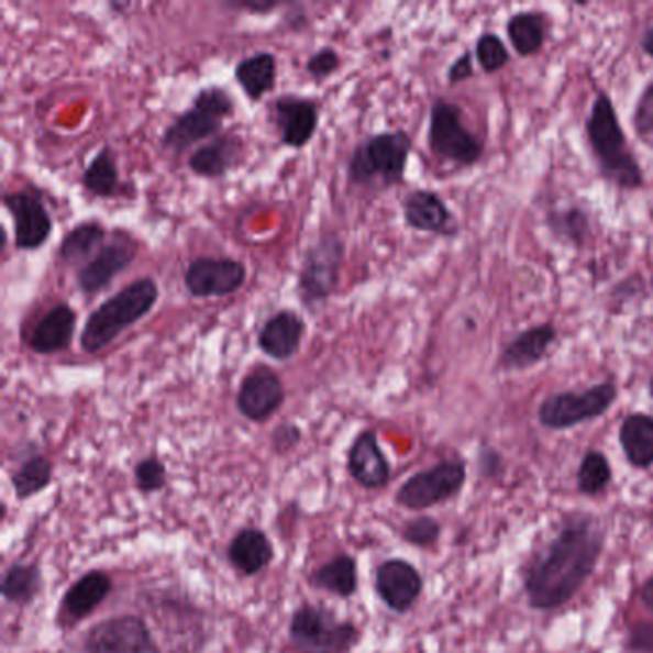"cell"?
<instances>
[{
	"mask_svg": "<svg viewBox=\"0 0 653 653\" xmlns=\"http://www.w3.org/2000/svg\"><path fill=\"white\" fill-rule=\"evenodd\" d=\"M604 536L600 521L590 513L567 516L560 531L529 562L523 577L529 606L550 611L572 600L596 569Z\"/></svg>",
	"mask_w": 653,
	"mask_h": 653,
	"instance_id": "6da1fadb",
	"label": "cell"
},
{
	"mask_svg": "<svg viewBox=\"0 0 653 653\" xmlns=\"http://www.w3.org/2000/svg\"><path fill=\"white\" fill-rule=\"evenodd\" d=\"M159 294L162 291L156 278L142 276L104 299L82 324L79 335L81 350L87 355H98L118 342V337L125 334L126 330L136 326L156 309Z\"/></svg>",
	"mask_w": 653,
	"mask_h": 653,
	"instance_id": "7a4b0ae2",
	"label": "cell"
},
{
	"mask_svg": "<svg viewBox=\"0 0 653 653\" xmlns=\"http://www.w3.org/2000/svg\"><path fill=\"white\" fill-rule=\"evenodd\" d=\"M587 139L600 175L608 182L621 190H639L644 186V173L639 159L632 156L608 92L594 98L587 118Z\"/></svg>",
	"mask_w": 653,
	"mask_h": 653,
	"instance_id": "3957f363",
	"label": "cell"
},
{
	"mask_svg": "<svg viewBox=\"0 0 653 653\" xmlns=\"http://www.w3.org/2000/svg\"><path fill=\"white\" fill-rule=\"evenodd\" d=\"M412 154L407 131H381L358 142L347 159V178L355 186L401 185Z\"/></svg>",
	"mask_w": 653,
	"mask_h": 653,
	"instance_id": "277c9868",
	"label": "cell"
},
{
	"mask_svg": "<svg viewBox=\"0 0 653 653\" xmlns=\"http://www.w3.org/2000/svg\"><path fill=\"white\" fill-rule=\"evenodd\" d=\"M234 112L236 104L223 87H203L196 92L190 108L178 113L177 118L165 126L159 144L165 152L180 156L196 144L209 142L223 134L224 119L232 118Z\"/></svg>",
	"mask_w": 653,
	"mask_h": 653,
	"instance_id": "5b68a950",
	"label": "cell"
},
{
	"mask_svg": "<svg viewBox=\"0 0 653 653\" xmlns=\"http://www.w3.org/2000/svg\"><path fill=\"white\" fill-rule=\"evenodd\" d=\"M343 263L345 242L337 232H322L307 247L297 275V294L307 309L314 311L337 294Z\"/></svg>",
	"mask_w": 653,
	"mask_h": 653,
	"instance_id": "8992f818",
	"label": "cell"
},
{
	"mask_svg": "<svg viewBox=\"0 0 653 653\" xmlns=\"http://www.w3.org/2000/svg\"><path fill=\"white\" fill-rule=\"evenodd\" d=\"M428 146L441 162L472 167L483 157V142L462 121L461 106L439 98L430 110Z\"/></svg>",
	"mask_w": 653,
	"mask_h": 653,
	"instance_id": "52a82bcc",
	"label": "cell"
},
{
	"mask_svg": "<svg viewBox=\"0 0 653 653\" xmlns=\"http://www.w3.org/2000/svg\"><path fill=\"white\" fill-rule=\"evenodd\" d=\"M617 386L611 381H600L583 391H562L549 395L539 405L536 418L542 428L549 430H569L579 423L590 422L606 414L617 401Z\"/></svg>",
	"mask_w": 653,
	"mask_h": 653,
	"instance_id": "ba28073f",
	"label": "cell"
},
{
	"mask_svg": "<svg viewBox=\"0 0 653 653\" xmlns=\"http://www.w3.org/2000/svg\"><path fill=\"white\" fill-rule=\"evenodd\" d=\"M290 639L307 652H350L358 640L355 624L337 623L326 609L303 604L291 616Z\"/></svg>",
	"mask_w": 653,
	"mask_h": 653,
	"instance_id": "9c48e42d",
	"label": "cell"
},
{
	"mask_svg": "<svg viewBox=\"0 0 653 653\" xmlns=\"http://www.w3.org/2000/svg\"><path fill=\"white\" fill-rule=\"evenodd\" d=\"M466 482V464L462 461L439 462L433 468L423 469L402 483L397 490V505L407 510H428L453 498Z\"/></svg>",
	"mask_w": 653,
	"mask_h": 653,
	"instance_id": "30bf717a",
	"label": "cell"
},
{
	"mask_svg": "<svg viewBox=\"0 0 653 653\" xmlns=\"http://www.w3.org/2000/svg\"><path fill=\"white\" fill-rule=\"evenodd\" d=\"M2 206L14 223V247L18 252H37L53 236V215L35 190L7 192L2 196Z\"/></svg>",
	"mask_w": 653,
	"mask_h": 653,
	"instance_id": "8fae6325",
	"label": "cell"
},
{
	"mask_svg": "<svg viewBox=\"0 0 653 653\" xmlns=\"http://www.w3.org/2000/svg\"><path fill=\"white\" fill-rule=\"evenodd\" d=\"M139 255V244L129 232L113 231L102 250L77 270V288L85 296H97L112 286L119 275L131 268Z\"/></svg>",
	"mask_w": 653,
	"mask_h": 653,
	"instance_id": "7c38bea8",
	"label": "cell"
},
{
	"mask_svg": "<svg viewBox=\"0 0 653 653\" xmlns=\"http://www.w3.org/2000/svg\"><path fill=\"white\" fill-rule=\"evenodd\" d=\"M85 653H162V650L141 617L118 616L90 629Z\"/></svg>",
	"mask_w": 653,
	"mask_h": 653,
	"instance_id": "4fadbf2b",
	"label": "cell"
},
{
	"mask_svg": "<svg viewBox=\"0 0 653 653\" xmlns=\"http://www.w3.org/2000/svg\"><path fill=\"white\" fill-rule=\"evenodd\" d=\"M182 278L186 291L196 299L229 297L247 283V267L232 257H196Z\"/></svg>",
	"mask_w": 653,
	"mask_h": 653,
	"instance_id": "5bb4252c",
	"label": "cell"
},
{
	"mask_svg": "<svg viewBox=\"0 0 653 653\" xmlns=\"http://www.w3.org/2000/svg\"><path fill=\"white\" fill-rule=\"evenodd\" d=\"M286 401L284 381L267 364H257L245 374L236 395L237 412L250 422L263 423L283 409Z\"/></svg>",
	"mask_w": 653,
	"mask_h": 653,
	"instance_id": "9a60e30c",
	"label": "cell"
},
{
	"mask_svg": "<svg viewBox=\"0 0 653 653\" xmlns=\"http://www.w3.org/2000/svg\"><path fill=\"white\" fill-rule=\"evenodd\" d=\"M270 118L278 129L284 146L301 150L319 131L320 108L312 98L286 92L273 100Z\"/></svg>",
	"mask_w": 653,
	"mask_h": 653,
	"instance_id": "2e32d148",
	"label": "cell"
},
{
	"mask_svg": "<svg viewBox=\"0 0 653 653\" xmlns=\"http://www.w3.org/2000/svg\"><path fill=\"white\" fill-rule=\"evenodd\" d=\"M402 217L412 231L433 236L453 237L461 231L458 221L445 200L438 192L425 188L412 190L402 200Z\"/></svg>",
	"mask_w": 653,
	"mask_h": 653,
	"instance_id": "e0dca14e",
	"label": "cell"
},
{
	"mask_svg": "<svg viewBox=\"0 0 653 653\" xmlns=\"http://www.w3.org/2000/svg\"><path fill=\"white\" fill-rule=\"evenodd\" d=\"M422 575L414 565L394 557L379 565L376 572V590L387 608L405 613L414 606L422 594Z\"/></svg>",
	"mask_w": 653,
	"mask_h": 653,
	"instance_id": "ac0fdd59",
	"label": "cell"
},
{
	"mask_svg": "<svg viewBox=\"0 0 653 653\" xmlns=\"http://www.w3.org/2000/svg\"><path fill=\"white\" fill-rule=\"evenodd\" d=\"M305 330H307V324L299 312L291 311V309L276 311L259 328L257 347L268 358L286 363L301 350Z\"/></svg>",
	"mask_w": 653,
	"mask_h": 653,
	"instance_id": "d6986e66",
	"label": "cell"
},
{
	"mask_svg": "<svg viewBox=\"0 0 653 653\" xmlns=\"http://www.w3.org/2000/svg\"><path fill=\"white\" fill-rule=\"evenodd\" d=\"M245 144L242 136L223 133L201 144L188 157V167L196 177L223 178L244 164Z\"/></svg>",
	"mask_w": 653,
	"mask_h": 653,
	"instance_id": "ffe728a7",
	"label": "cell"
},
{
	"mask_svg": "<svg viewBox=\"0 0 653 653\" xmlns=\"http://www.w3.org/2000/svg\"><path fill=\"white\" fill-rule=\"evenodd\" d=\"M77 328V312L69 303H56L37 320L27 345L35 355H58L71 347Z\"/></svg>",
	"mask_w": 653,
	"mask_h": 653,
	"instance_id": "44dd1931",
	"label": "cell"
},
{
	"mask_svg": "<svg viewBox=\"0 0 653 653\" xmlns=\"http://www.w3.org/2000/svg\"><path fill=\"white\" fill-rule=\"evenodd\" d=\"M347 468L351 477L366 489L386 487L391 479V468L376 431L364 430L356 435L347 453Z\"/></svg>",
	"mask_w": 653,
	"mask_h": 653,
	"instance_id": "7402d4cb",
	"label": "cell"
},
{
	"mask_svg": "<svg viewBox=\"0 0 653 653\" xmlns=\"http://www.w3.org/2000/svg\"><path fill=\"white\" fill-rule=\"evenodd\" d=\"M556 326L550 322L528 328L506 343L505 350L498 356V368L506 372L533 368L534 364L544 361V356L549 355L550 347L556 343Z\"/></svg>",
	"mask_w": 653,
	"mask_h": 653,
	"instance_id": "603a6c76",
	"label": "cell"
},
{
	"mask_svg": "<svg viewBox=\"0 0 653 653\" xmlns=\"http://www.w3.org/2000/svg\"><path fill=\"white\" fill-rule=\"evenodd\" d=\"M234 79L245 97L259 102L275 90L278 82V58L268 51L245 56L237 62Z\"/></svg>",
	"mask_w": 653,
	"mask_h": 653,
	"instance_id": "cb8c5ba5",
	"label": "cell"
},
{
	"mask_svg": "<svg viewBox=\"0 0 653 653\" xmlns=\"http://www.w3.org/2000/svg\"><path fill=\"white\" fill-rule=\"evenodd\" d=\"M106 242H108V229L104 224L98 221H82L75 224L74 229L62 237L56 257L67 267L79 265L81 268L102 250Z\"/></svg>",
	"mask_w": 653,
	"mask_h": 653,
	"instance_id": "d4e9b609",
	"label": "cell"
},
{
	"mask_svg": "<svg viewBox=\"0 0 653 653\" xmlns=\"http://www.w3.org/2000/svg\"><path fill=\"white\" fill-rule=\"evenodd\" d=\"M112 593V579L104 572H89L74 583L64 596V613L69 621H82Z\"/></svg>",
	"mask_w": 653,
	"mask_h": 653,
	"instance_id": "484cf974",
	"label": "cell"
},
{
	"mask_svg": "<svg viewBox=\"0 0 653 653\" xmlns=\"http://www.w3.org/2000/svg\"><path fill=\"white\" fill-rule=\"evenodd\" d=\"M275 557L273 542L267 534L255 528H245L232 539L229 546V560L237 572L255 575L263 572Z\"/></svg>",
	"mask_w": 653,
	"mask_h": 653,
	"instance_id": "4316f807",
	"label": "cell"
},
{
	"mask_svg": "<svg viewBox=\"0 0 653 653\" xmlns=\"http://www.w3.org/2000/svg\"><path fill=\"white\" fill-rule=\"evenodd\" d=\"M619 443L634 468L653 466V416L632 412L619 428Z\"/></svg>",
	"mask_w": 653,
	"mask_h": 653,
	"instance_id": "83f0119b",
	"label": "cell"
},
{
	"mask_svg": "<svg viewBox=\"0 0 653 653\" xmlns=\"http://www.w3.org/2000/svg\"><path fill=\"white\" fill-rule=\"evenodd\" d=\"M81 185L90 196L110 200L123 196V185L119 175L118 159L112 146H102L97 156L90 159L82 171Z\"/></svg>",
	"mask_w": 653,
	"mask_h": 653,
	"instance_id": "f1b7e54d",
	"label": "cell"
},
{
	"mask_svg": "<svg viewBox=\"0 0 653 653\" xmlns=\"http://www.w3.org/2000/svg\"><path fill=\"white\" fill-rule=\"evenodd\" d=\"M506 33L512 43L513 51L521 58H528L533 54L541 53L542 46L549 37L546 27V15L533 10H523L510 15L506 23Z\"/></svg>",
	"mask_w": 653,
	"mask_h": 653,
	"instance_id": "f546056e",
	"label": "cell"
},
{
	"mask_svg": "<svg viewBox=\"0 0 653 653\" xmlns=\"http://www.w3.org/2000/svg\"><path fill=\"white\" fill-rule=\"evenodd\" d=\"M312 585L340 598H350L358 587L355 557L342 554L332 557L328 564L320 565L312 575Z\"/></svg>",
	"mask_w": 653,
	"mask_h": 653,
	"instance_id": "4dcf8cb0",
	"label": "cell"
},
{
	"mask_svg": "<svg viewBox=\"0 0 653 653\" xmlns=\"http://www.w3.org/2000/svg\"><path fill=\"white\" fill-rule=\"evenodd\" d=\"M43 588V575L37 565L14 564L8 567L2 579V596L15 606H27Z\"/></svg>",
	"mask_w": 653,
	"mask_h": 653,
	"instance_id": "1f68e13d",
	"label": "cell"
},
{
	"mask_svg": "<svg viewBox=\"0 0 653 653\" xmlns=\"http://www.w3.org/2000/svg\"><path fill=\"white\" fill-rule=\"evenodd\" d=\"M550 231L554 236L569 245L583 247L590 236V217L585 209L572 208L556 209L546 219Z\"/></svg>",
	"mask_w": 653,
	"mask_h": 653,
	"instance_id": "d6a6232c",
	"label": "cell"
},
{
	"mask_svg": "<svg viewBox=\"0 0 653 653\" xmlns=\"http://www.w3.org/2000/svg\"><path fill=\"white\" fill-rule=\"evenodd\" d=\"M53 482V462L45 456H30L12 475V487L20 500L35 497Z\"/></svg>",
	"mask_w": 653,
	"mask_h": 653,
	"instance_id": "836d02e7",
	"label": "cell"
},
{
	"mask_svg": "<svg viewBox=\"0 0 653 653\" xmlns=\"http://www.w3.org/2000/svg\"><path fill=\"white\" fill-rule=\"evenodd\" d=\"M611 466L609 461L600 451H588L583 461H580L579 472H577V487L583 495L596 497L608 489L611 482Z\"/></svg>",
	"mask_w": 653,
	"mask_h": 653,
	"instance_id": "e575fe53",
	"label": "cell"
},
{
	"mask_svg": "<svg viewBox=\"0 0 653 653\" xmlns=\"http://www.w3.org/2000/svg\"><path fill=\"white\" fill-rule=\"evenodd\" d=\"M475 59L485 74H497L502 67L508 66L510 53L505 41L495 33H483L475 43Z\"/></svg>",
	"mask_w": 653,
	"mask_h": 653,
	"instance_id": "d590c367",
	"label": "cell"
},
{
	"mask_svg": "<svg viewBox=\"0 0 653 653\" xmlns=\"http://www.w3.org/2000/svg\"><path fill=\"white\" fill-rule=\"evenodd\" d=\"M632 129L639 136V141L653 150V81L648 82L644 90L640 92L634 115H632Z\"/></svg>",
	"mask_w": 653,
	"mask_h": 653,
	"instance_id": "8d00e7d4",
	"label": "cell"
},
{
	"mask_svg": "<svg viewBox=\"0 0 653 653\" xmlns=\"http://www.w3.org/2000/svg\"><path fill=\"white\" fill-rule=\"evenodd\" d=\"M134 483L142 492H156L167 485V469L156 456H148L134 466Z\"/></svg>",
	"mask_w": 653,
	"mask_h": 653,
	"instance_id": "74e56055",
	"label": "cell"
},
{
	"mask_svg": "<svg viewBox=\"0 0 653 653\" xmlns=\"http://www.w3.org/2000/svg\"><path fill=\"white\" fill-rule=\"evenodd\" d=\"M439 536H441L439 521L428 518V516L409 521L402 529V539L410 542L412 546H420V549L433 546L439 541Z\"/></svg>",
	"mask_w": 653,
	"mask_h": 653,
	"instance_id": "f35d334b",
	"label": "cell"
},
{
	"mask_svg": "<svg viewBox=\"0 0 653 653\" xmlns=\"http://www.w3.org/2000/svg\"><path fill=\"white\" fill-rule=\"evenodd\" d=\"M343 59L340 53L332 46L319 48L305 62V71L311 75L314 81H324L330 75H334L342 67Z\"/></svg>",
	"mask_w": 653,
	"mask_h": 653,
	"instance_id": "ab89813d",
	"label": "cell"
},
{
	"mask_svg": "<svg viewBox=\"0 0 653 653\" xmlns=\"http://www.w3.org/2000/svg\"><path fill=\"white\" fill-rule=\"evenodd\" d=\"M303 438V433L299 430V425L296 423L286 422L280 423L273 433V449L276 453H290L291 449H296L299 445V441Z\"/></svg>",
	"mask_w": 653,
	"mask_h": 653,
	"instance_id": "60d3db41",
	"label": "cell"
},
{
	"mask_svg": "<svg viewBox=\"0 0 653 653\" xmlns=\"http://www.w3.org/2000/svg\"><path fill=\"white\" fill-rule=\"evenodd\" d=\"M291 2H278V0H229V2H223V7L229 10L257 15L270 14L278 8H288Z\"/></svg>",
	"mask_w": 653,
	"mask_h": 653,
	"instance_id": "b9f144b4",
	"label": "cell"
},
{
	"mask_svg": "<svg viewBox=\"0 0 653 653\" xmlns=\"http://www.w3.org/2000/svg\"><path fill=\"white\" fill-rule=\"evenodd\" d=\"M469 77H474V54L466 51L449 67L446 81L449 85H461V82L468 81Z\"/></svg>",
	"mask_w": 653,
	"mask_h": 653,
	"instance_id": "7bdbcfd3",
	"label": "cell"
},
{
	"mask_svg": "<svg viewBox=\"0 0 653 653\" xmlns=\"http://www.w3.org/2000/svg\"><path fill=\"white\" fill-rule=\"evenodd\" d=\"M629 646L634 652L653 653L652 624H637V627H632L631 637H629Z\"/></svg>",
	"mask_w": 653,
	"mask_h": 653,
	"instance_id": "ee69618b",
	"label": "cell"
},
{
	"mask_svg": "<svg viewBox=\"0 0 653 653\" xmlns=\"http://www.w3.org/2000/svg\"><path fill=\"white\" fill-rule=\"evenodd\" d=\"M290 10L291 12H286V14H284V23L294 31L305 30V25L309 22L307 14H305L303 10L294 12V10H296V4H291Z\"/></svg>",
	"mask_w": 653,
	"mask_h": 653,
	"instance_id": "f6af8a7d",
	"label": "cell"
},
{
	"mask_svg": "<svg viewBox=\"0 0 653 653\" xmlns=\"http://www.w3.org/2000/svg\"><path fill=\"white\" fill-rule=\"evenodd\" d=\"M642 601H644V606H646L648 611L653 616V575L650 579L644 583V587H642Z\"/></svg>",
	"mask_w": 653,
	"mask_h": 653,
	"instance_id": "bcb514c9",
	"label": "cell"
},
{
	"mask_svg": "<svg viewBox=\"0 0 653 653\" xmlns=\"http://www.w3.org/2000/svg\"><path fill=\"white\" fill-rule=\"evenodd\" d=\"M640 46H642V53L653 58V25L648 27L646 33L642 35V41H640Z\"/></svg>",
	"mask_w": 653,
	"mask_h": 653,
	"instance_id": "7dc6e473",
	"label": "cell"
},
{
	"mask_svg": "<svg viewBox=\"0 0 653 653\" xmlns=\"http://www.w3.org/2000/svg\"><path fill=\"white\" fill-rule=\"evenodd\" d=\"M129 8H131L129 2H110V10H113V12H119V14H121V12H126Z\"/></svg>",
	"mask_w": 653,
	"mask_h": 653,
	"instance_id": "c3c4849f",
	"label": "cell"
},
{
	"mask_svg": "<svg viewBox=\"0 0 653 653\" xmlns=\"http://www.w3.org/2000/svg\"><path fill=\"white\" fill-rule=\"evenodd\" d=\"M648 391H650V395H652L653 399V376L650 378V384H648Z\"/></svg>",
	"mask_w": 653,
	"mask_h": 653,
	"instance_id": "681fc988",
	"label": "cell"
},
{
	"mask_svg": "<svg viewBox=\"0 0 653 653\" xmlns=\"http://www.w3.org/2000/svg\"><path fill=\"white\" fill-rule=\"evenodd\" d=\"M307 653H326V652H307Z\"/></svg>",
	"mask_w": 653,
	"mask_h": 653,
	"instance_id": "f907efd6",
	"label": "cell"
},
{
	"mask_svg": "<svg viewBox=\"0 0 653 653\" xmlns=\"http://www.w3.org/2000/svg\"><path fill=\"white\" fill-rule=\"evenodd\" d=\"M652 291H653V276H652Z\"/></svg>",
	"mask_w": 653,
	"mask_h": 653,
	"instance_id": "816d5d0a",
	"label": "cell"
}]
</instances>
